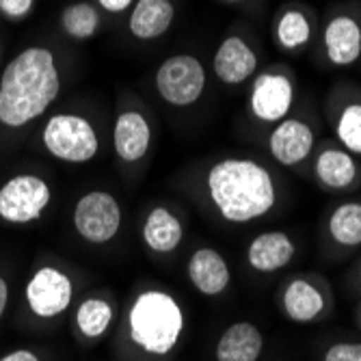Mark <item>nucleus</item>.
<instances>
[{
  "instance_id": "a878e982",
  "label": "nucleus",
  "mask_w": 361,
  "mask_h": 361,
  "mask_svg": "<svg viewBox=\"0 0 361 361\" xmlns=\"http://www.w3.org/2000/svg\"><path fill=\"white\" fill-rule=\"evenodd\" d=\"M322 361H361V342H336L324 350Z\"/></svg>"
},
{
  "instance_id": "7ed1b4c3",
  "label": "nucleus",
  "mask_w": 361,
  "mask_h": 361,
  "mask_svg": "<svg viewBox=\"0 0 361 361\" xmlns=\"http://www.w3.org/2000/svg\"><path fill=\"white\" fill-rule=\"evenodd\" d=\"M186 329V314L178 297L162 288H145L126 314L128 340L147 357L171 355Z\"/></svg>"
},
{
  "instance_id": "aec40b11",
  "label": "nucleus",
  "mask_w": 361,
  "mask_h": 361,
  "mask_svg": "<svg viewBox=\"0 0 361 361\" xmlns=\"http://www.w3.org/2000/svg\"><path fill=\"white\" fill-rule=\"evenodd\" d=\"M314 176L324 188L344 190L357 178L355 156L348 154L344 147H324L314 160Z\"/></svg>"
},
{
  "instance_id": "7c9ffc66",
  "label": "nucleus",
  "mask_w": 361,
  "mask_h": 361,
  "mask_svg": "<svg viewBox=\"0 0 361 361\" xmlns=\"http://www.w3.org/2000/svg\"><path fill=\"white\" fill-rule=\"evenodd\" d=\"M223 3H229V5H238V3H245V0H223Z\"/></svg>"
},
{
  "instance_id": "9d476101",
  "label": "nucleus",
  "mask_w": 361,
  "mask_h": 361,
  "mask_svg": "<svg viewBox=\"0 0 361 361\" xmlns=\"http://www.w3.org/2000/svg\"><path fill=\"white\" fill-rule=\"evenodd\" d=\"M316 137L307 121L299 117H286L269 135V152L283 167H297L310 158Z\"/></svg>"
},
{
  "instance_id": "20e7f679",
  "label": "nucleus",
  "mask_w": 361,
  "mask_h": 361,
  "mask_svg": "<svg viewBox=\"0 0 361 361\" xmlns=\"http://www.w3.org/2000/svg\"><path fill=\"white\" fill-rule=\"evenodd\" d=\"M42 143L52 158L70 165H85L100 152L97 130L87 117L76 113L52 115L42 130Z\"/></svg>"
},
{
  "instance_id": "bb28decb",
  "label": "nucleus",
  "mask_w": 361,
  "mask_h": 361,
  "mask_svg": "<svg viewBox=\"0 0 361 361\" xmlns=\"http://www.w3.org/2000/svg\"><path fill=\"white\" fill-rule=\"evenodd\" d=\"M32 7H35V0H0V13L9 20L26 18Z\"/></svg>"
},
{
  "instance_id": "ddd939ff",
  "label": "nucleus",
  "mask_w": 361,
  "mask_h": 361,
  "mask_svg": "<svg viewBox=\"0 0 361 361\" xmlns=\"http://www.w3.org/2000/svg\"><path fill=\"white\" fill-rule=\"evenodd\" d=\"M152 147V126L139 111H123L113 123V149L121 162H141Z\"/></svg>"
},
{
  "instance_id": "5701e85b",
  "label": "nucleus",
  "mask_w": 361,
  "mask_h": 361,
  "mask_svg": "<svg viewBox=\"0 0 361 361\" xmlns=\"http://www.w3.org/2000/svg\"><path fill=\"white\" fill-rule=\"evenodd\" d=\"M312 37V22L305 11L290 7L279 13L275 22V39L283 50L303 48Z\"/></svg>"
},
{
  "instance_id": "39448f33",
  "label": "nucleus",
  "mask_w": 361,
  "mask_h": 361,
  "mask_svg": "<svg viewBox=\"0 0 361 361\" xmlns=\"http://www.w3.org/2000/svg\"><path fill=\"white\" fill-rule=\"evenodd\" d=\"M154 87L162 102L188 109L200 102L206 91V68L195 54L167 56L156 70Z\"/></svg>"
},
{
  "instance_id": "473e14b6",
  "label": "nucleus",
  "mask_w": 361,
  "mask_h": 361,
  "mask_svg": "<svg viewBox=\"0 0 361 361\" xmlns=\"http://www.w3.org/2000/svg\"><path fill=\"white\" fill-rule=\"evenodd\" d=\"M0 56H3V46H0Z\"/></svg>"
},
{
  "instance_id": "0eeeda50",
  "label": "nucleus",
  "mask_w": 361,
  "mask_h": 361,
  "mask_svg": "<svg viewBox=\"0 0 361 361\" xmlns=\"http://www.w3.org/2000/svg\"><path fill=\"white\" fill-rule=\"evenodd\" d=\"M52 202L50 184L35 173H18L0 186V221L28 225L44 216Z\"/></svg>"
},
{
  "instance_id": "6ab92c4d",
  "label": "nucleus",
  "mask_w": 361,
  "mask_h": 361,
  "mask_svg": "<svg viewBox=\"0 0 361 361\" xmlns=\"http://www.w3.org/2000/svg\"><path fill=\"white\" fill-rule=\"evenodd\" d=\"M141 238L152 253L169 255L184 240V225L180 216L167 206H154L143 221Z\"/></svg>"
},
{
  "instance_id": "2eb2a0df",
  "label": "nucleus",
  "mask_w": 361,
  "mask_h": 361,
  "mask_svg": "<svg viewBox=\"0 0 361 361\" xmlns=\"http://www.w3.org/2000/svg\"><path fill=\"white\" fill-rule=\"evenodd\" d=\"M294 253H297V245L290 238V234L281 232V229H269V232L257 234L249 247H247V262L255 273H277L286 269Z\"/></svg>"
},
{
  "instance_id": "cd10ccee",
  "label": "nucleus",
  "mask_w": 361,
  "mask_h": 361,
  "mask_svg": "<svg viewBox=\"0 0 361 361\" xmlns=\"http://www.w3.org/2000/svg\"><path fill=\"white\" fill-rule=\"evenodd\" d=\"M95 3H97V7L104 9L106 13L117 16V13H123L128 9H133V5L137 3V0H95Z\"/></svg>"
},
{
  "instance_id": "b1692460",
  "label": "nucleus",
  "mask_w": 361,
  "mask_h": 361,
  "mask_svg": "<svg viewBox=\"0 0 361 361\" xmlns=\"http://www.w3.org/2000/svg\"><path fill=\"white\" fill-rule=\"evenodd\" d=\"M63 32L72 39H91L100 28V11L91 3H72L61 13Z\"/></svg>"
},
{
  "instance_id": "a211bd4d",
  "label": "nucleus",
  "mask_w": 361,
  "mask_h": 361,
  "mask_svg": "<svg viewBox=\"0 0 361 361\" xmlns=\"http://www.w3.org/2000/svg\"><path fill=\"white\" fill-rule=\"evenodd\" d=\"M176 20V5L171 0H137L130 9L128 30L139 42L160 39Z\"/></svg>"
},
{
  "instance_id": "393cba45",
  "label": "nucleus",
  "mask_w": 361,
  "mask_h": 361,
  "mask_svg": "<svg viewBox=\"0 0 361 361\" xmlns=\"http://www.w3.org/2000/svg\"><path fill=\"white\" fill-rule=\"evenodd\" d=\"M336 137L348 154L361 156V102H350L340 111Z\"/></svg>"
},
{
  "instance_id": "f03ea898",
  "label": "nucleus",
  "mask_w": 361,
  "mask_h": 361,
  "mask_svg": "<svg viewBox=\"0 0 361 361\" xmlns=\"http://www.w3.org/2000/svg\"><path fill=\"white\" fill-rule=\"evenodd\" d=\"M61 93L54 54L44 46L24 48L0 78V123L24 128L39 119Z\"/></svg>"
},
{
  "instance_id": "f257e3e1",
  "label": "nucleus",
  "mask_w": 361,
  "mask_h": 361,
  "mask_svg": "<svg viewBox=\"0 0 361 361\" xmlns=\"http://www.w3.org/2000/svg\"><path fill=\"white\" fill-rule=\"evenodd\" d=\"M206 190L219 216L232 225H247L277 206L273 173L253 158L227 156L206 173Z\"/></svg>"
},
{
  "instance_id": "6e6552de",
  "label": "nucleus",
  "mask_w": 361,
  "mask_h": 361,
  "mask_svg": "<svg viewBox=\"0 0 361 361\" xmlns=\"http://www.w3.org/2000/svg\"><path fill=\"white\" fill-rule=\"evenodd\" d=\"M28 312L39 320H52L68 312L74 303V279L59 267H42L24 286Z\"/></svg>"
},
{
  "instance_id": "1a4fd4ad",
  "label": "nucleus",
  "mask_w": 361,
  "mask_h": 361,
  "mask_svg": "<svg viewBox=\"0 0 361 361\" xmlns=\"http://www.w3.org/2000/svg\"><path fill=\"white\" fill-rule=\"evenodd\" d=\"M294 104V82L281 72H262L249 91L251 115L262 123H279Z\"/></svg>"
},
{
  "instance_id": "f8f14e48",
  "label": "nucleus",
  "mask_w": 361,
  "mask_h": 361,
  "mask_svg": "<svg viewBox=\"0 0 361 361\" xmlns=\"http://www.w3.org/2000/svg\"><path fill=\"white\" fill-rule=\"evenodd\" d=\"M186 277L202 297H219L232 283V269L214 247H200L186 262Z\"/></svg>"
},
{
  "instance_id": "9b49d317",
  "label": "nucleus",
  "mask_w": 361,
  "mask_h": 361,
  "mask_svg": "<svg viewBox=\"0 0 361 361\" xmlns=\"http://www.w3.org/2000/svg\"><path fill=\"white\" fill-rule=\"evenodd\" d=\"M255 70L257 54L240 35H227L212 56V72L227 87L245 85L255 74Z\"/></svg>"
},
{
  "instance_id": "72a5a7b5",
  "label": "nucleus",
  "mask_w": 361,
  "mask_h": 361,
  "mask_svg": "<svg viewBox=\"0 0 361 361\" xmlns=\"http://www.w3.org/2000/svg\"><path fill=\"white\" fill-rule=\"evenodd\" d=\"M359 322H361V314H359Z\"/></svg>"
},
{
  "instance_id": "dca6fc26",
  "label": "nucleus",
  "mask_w": 361,
  "mask_h": 361,
  "mask_svg": "<svg viewBox=\"0 0 361 361\" xmlns=\"http://www.w3.org/2000/svg\"><path fill=\"white\" fill-rule=\"evenodd\" d=\"M281 310L290 322L312 324L326 310V297L307 277H294L286 283L281 292Z\"/></svg>"
},
{
  "instance_id": "c756f323",
  "label": "nucleus",
  "mask_w": 361,
  "mask_h": 361,
  "mask_svg": "<svg viewBox=\"0 0 361 361\" xmlns=\"http://www.w3.org/2000/svg\"><path fill=\"white\" fill-rule=\"evenodd\" d=\"M9 297H11V292H9V281L0 275V320L5 318V312L9 307Z\"/></svg>"
},
{
  "instance_id": "423d86ee",
  "label": "nucleus",
  "mask_w": 361,
  "mask_h": 361,
  "mask_svg": "<svg viewBox=\"0 0 361 361\" xmlns=\"http://www.w3.org/2000/svg\"><path fill=\"white\" fill-rule=\"evenodd\" d=\"M121 219L123 216L117 197L100 188L85 192L72 212L76 234L93 247L113 243L121 229Z\"/></svg>"
},
{
  "instance_id": "f3484780",
  "label": "nucleus",
  "mask_w": 361,
  "mask_h": 361,
  "mask_svg": "<svg viewBox=\"0 0 361 361\" xmlns=\"http://www.w3.org/2000/svg\"><path fill=\"white\" fill-rule=\"evenodd\" d=\"M264 353V336L249 320L229 324L214 346L216 361H259Z\"/></svg>"
},
{
  "instance_id": "2f4dec72",
  "label": "nucleus",
  "mask_w": 361,
  "mask_h": 361,
  "mask_svg": "<svg viewBox=\"0 0 361 361\" xmlns=\"http://www.w3.org/2000/svg\"><path fill=\"white\" fill-rule=\"evenodd\" d=\"M359 281H361V264H359Z\"/></svg>"
},
{
  "instance_id": "c85d7f7f",
  "label": "nucleus",
  "mask_w": 361,
  "mask_h": 361,
  "mask_svg": "<svg viewBox=\"0 0 361 361\" xmlns=\"http://www.w3.org/2000/svg\"><path fill=\"white\" fill-rule=\"evenodd\" d=\"M0 361H42V357L30 348H16L0 357Z\"/></svg>"
},
{
  "instance_id": "4468645a",
  "label": "nucleus",
  "mask_w": 361,
  "mask_h": 361,
  "mask_svg": "<svg viewBox=\"0 0 361 361\" xmlns=\"http://www.w3.org/2000/svg\"><path fill=\"white\" fill-rule=\"evenodd\" d=\"M324 54L336 68L355 65L361 56V26L353 16L338 13L322 30Z\"/></svg>"
},
{
  "instance_id": "4be33fe9",
  "label": "nucleus",
  "mask_w": 361,
  "mask_h": 361,
  "mask_svg": "<svg viewBox=\"0 0 361 361\" xmlns=\"http://www.w3.org/2000/svg\"><path fill=\"white\" fill-rule=\"evenodd\" d=\"M329 236L336 245L344 249H355L361 245V202H344L334 208L329 223Z\"/></svg>"
},
{
  "instance_id": "412c9836",
  "label": "nucleus",
  "mask_w": 361,
  "mask_h": 361,
  "mask_svg": "<svg viewBox=\"0 0 361 361\" xmlns=\"http://www.w3.org/2000/svg\"><path fill=\"white\" fill-rule=\"evenodd\" d=\"M115 320V307L104 297H87L78 303L74 326L85 340L104 338Z\"/></svg>"
}]
</instances>
